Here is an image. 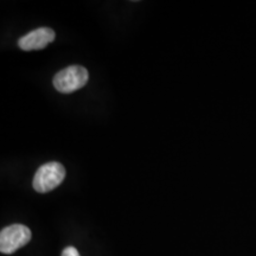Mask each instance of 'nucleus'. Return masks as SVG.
Here are the masks:
<instances>
[{
    "mask_svg": "<svg viewBox=\"0 0 256 256\" xmlns=\"http://www.w3.org/2000/svg\"><path fill=\"white\" fill-rule=\"evenodd\" d=\"M89 80L88 70L81 66H72L60 70L54 78V86L60 92L70 94L87 84Z\"/></svg>",
    "mask_w": 256,
    "mask_h": 256,
    "instance_id": "obj_1",
    "label": "nucleus"
},
{
    "mask_svg": "<svg viewBox=\"0 0 256 256\" xmlns=\"http://www.w3.org/2000/svg\"><path fill=\"white\" fill-rule=\"evenodd\" d=\"M62 256H80L78 249L74 247H66L62 252Z\"/></svg>",
    "mask_w": 256,
    "mask_h": 256,
    "instance_id": "obj_5",
    "label": "nucleus"
},
{
    "mask_svg": "<svg viewBox=\"0 0 256 256\" xmlns=\"http://www.w3.org/2000/svg\"><path fill=\"white\" fill-rule=\"evenodd\" d=\"M31 240V230L23 224H12L0 232V252L2 254H12Z\"/></svg>",
    "mask_w": 256,
    "mask_h": 256,
    "instance_id": "obj_3",
    "label": "nucleus"
},
{
    "mask_svg": "<svg viewBox=\"0 0 256 256\" xmlns=\"http://www.w3.org/2000/svg\"><path fill=\"white\" fill-rule=\"evenodd\" d=\"M66 178V170L60 162H51L40 166L34 177V188L40 194H46L56 188Z\"/></svg>",
    "mask_w": 256,
    "mask_h": 256,
    "instance_id": "obj_2",
    "label": "nucleus"
},
{
    "mask_svg": "<svg viewBox=\"0 0 256 256\" xmlns=\"http://www.w3.org/2000/svg\"><path fill=\"white\" fill-rule=\"evenodd\" d=\"M55 31L50 28H40L28 32L19 40L18 46L24 51L44 49L48 44L55 40Z\"/></svg>",
    "mask_w": 256,
    "mask_h": 256,
    "instance_id": "obj_4",
    "label": "nucleus"
}]
</instances>
